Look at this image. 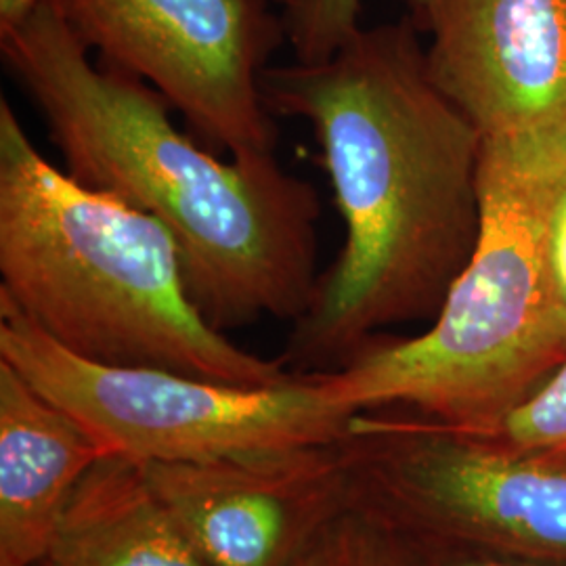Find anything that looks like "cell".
Wrapping results in <instances>:
<instances>
[{"instance_id":"7a4b0ae2","label":"cell","mask_w":566,"mask_h":566,"mask_svg":"<svg viewBox=\"0 0 566 566\" xmlns=\"http://www.w3.org/2000/svg\"><path fill=\"white\" fill-rule=\"evenodd\" d=\"M0 55L34 102L65 172L156 217L181 254L189 296L219 332L296 322L317 273V189L277 154L221 163L170 122L172 105L88 49L49 0L0 28Z\"/></svg>"},{"instance_id":"6da1fadb","label":"cell","mask_w":566,"mask_h":566,"mask_svg":"<svg viewBox=\"0 0 566 566\" xmlns=\"http://www.w3.org/2000/svg\"><path fill=\"white\" fill-rule=\"evenodd\" d=\"M420 34L411 18L361 28L327 61L261 76L273 116L311 124L346 231L280 357L292 374L434 319L476 250L483 135L432 81Z\"/></svg>"},{"instance_id":"8992f818","label":"cell","mask_w":566,"mask_h":566,"mask_svg":"<svg viewBox=\"0 0 566 566\" xmlns=\"http://www.w3.org/2000/svg\"><path fill=\"white\" fill-rule=\"evenodd\" d=\"M350 504L426 544L566 565V468L407 411L357 413Z\"/></svg>"},{"instance_id":"30bf717a","label":"cell","mask_w":566,"mask_h":566,"mask_svg":"<svg viewBox=\"0 0 566 566\" xmlns=\"http://www.w3.org/2000/svg\"><path fill=\"white\" fill-rule=\"evenodd\" d=\"M102 446L0 361V566H42Z\"/></svg>"},{"instance_id":"5bb4252c","label":"cell","mask_w":566,"mask_h":566,"mask_svg":"<svg viewBox=\"0 0 566 566\" xmlns=\"http://www.w3.org/2000/svg\"><path fill=\"white\" fill-rule=\"evenodd\" d=\"M566 468V361L493 434L483 437Z\"/></svg>"},{"instance_id":"3957f363","label":"cell","mask_w":566,"mask_h":566,"mask_svg":"<svg viewBox=\"0 0 566 566\" xmlns=\"http://www.w3.org/2000/svg\"><path fill=\"white\" fill-rule=\"evenodd\" d=\"M0 296L82 359L224 385L292 380L214 329L191 301L156 217L46 163L0 97Z\"/></svg>"},{"instance_id":"8fae6325","label":"cell","mask_w":566,"mask_h":566,"mask_svg":"<svg viewBox=\"0 0 566 566\" xmlns=\"http://www.w3.org/2000/svg\"><path fill=\"white\" fill-rule=\"evenodd\" d=\"M42 566H210L145 465L105 455L76 489Z\"/></svg>"},{"instance_id":"e0dca14e","label":"cell","mask_w":566,"mask_h":566,"mask_svg":"<svg viewBox=\"0 0 566 566\" xmlns=\"http://www.w3.org/2000/svg\"><path fill=\"white\" fill-rule=\"evenodd\" d=\"M41 0H0V28L28 15Z\"/></svg>"},{"instance_id":"4fadbf2b","label":"cell","mask_w":566,"mask_h":566,"mask_svg":"<svg viewBox=\"0 0 566 566\" xmlns=\"http://www.w3.org/2000/svg\"><path fill=\"white\" fill-rule=\"evenodd\" d=\"M430 0H407L416 25ZM364 0H285L282 7L285 39L298 63L327 61L359 30Z\"/></svg>"},{"instance_id":"9a60e30c","label":"cell","mask_w":566,"mask_h":566,"mask_svg":"<svg viewBox=\"0 0 566 566\" xmlns=\"http://www.w3.org/2000/svg\"><path fill=\"white\" fill-rule=\"evenodd\" d=\"M418 544L422 547L426 566H566L502 556V554H491V552L472 549V547L426 544V542H418Z\"/></svg>"},{"instance_id":"ba28073f","label":"cell","mask_w":566,"mask_h":566,"mask_svg":"<svg viewBox=\"0 0 566 566\" xmlns=\"http://www.w3.org/2000/svg\"><path fill=\"white\" fill-rule=\"evenodd\" d=\"M143 465L210 566H292L350 506L343 439Z\"/></svg>"},{"instance_id":"277c9868","label":"cell","mask_w":566,"mask_h":566,"mask_svg":"<svg viewBox=\"0 0 566 566\" xmlns=\"http://www.w3.org/2000/svg\"><path fill=\"white\" fill-rule=\"evenodd\" d=\"M566 166V122L483 137L481 235L424 334L365 344L319 374L353 413L399 409L489 437L566 361V304L547 263V217Z\"/></svg>"},{"instance_id":"7c38bea8","label":"cell","mask_w":566,"mask_h":566,"mask_svg":"<svg viewBox=\"0 0 566 566\" xmlns=\"http://www.w3.org/2000/svg\"><path fill=\"white\" fill-rule=\"evenodd\" d=\"M292 566H426L418 542L359 506L343 510Z\"/></svg>"},{"instance_id":"ac0fdd59","label":"cell","mask_w":566,"mask_h":566,"mask_svg":"<svg viewBox=\"0 0 566 566\" xmlns=\"http://www.w3.org/2000/svg\"><path fill=\"white\" fill-rule=\"evenodd\" d=\"M273 2H275L280 9H282L283 4H285V0H273Z\"/></svg>"},{"instance_id":"5b68a950","label":"cell","mask_w":566,"mask_h":566,"mask_svg":"<svg viewBox=\"0 0 566 566\" xmlns=\"http://www.w3.org/2000/svg\"><path fill=\"white\" fill-rule=\"evenodd\" d=\"M0 361L67 411L105 455L139 464L336 443L357 416L332 401L319 374H296L283 385L238 386L82 359L2 296Z\"/></svg>"},{"instance_id":"52a82bcc","label":"cell","mask_w":566,"mask_h":566,"mask_svg":"<svg viewBox=\"0 0 566 566\" xmlns=\"http://www.w3.org/2000/svg\"><path fill=\"white\" fill-rule=\"evenodd\" d=\"M99 61L154 86L193 137L231 158L275 156L261 76L285 39L273 0H49Z\"/></svg>"},{"instance_id":"9c48e42d","label":"cell","mask_w":566,"mask_h":566,"mask_svg":"<svg viewBox=\"0 0 566 566\" xmlns=\"http://www.w3.org/2000/svg\"><path fill=\"white\" fill-rule=\"evenodd\" d=\"M432 81L483 137L566 122V0H430Z\"/></svg>"},{"instance_id":"2e32d148","label":"cell","mask_w":566,"mask_h":566,"mask_svg":"<svg viewBox=\"0 0 566 566\" xmlns=\"http://www.w3.org/2000/svg\"><path fill=\"white\" fill-rule=\"evenodd\" d=\"M547 263L558 294L566 304V166L556 185L547 217Z\"/></svg>"}]
</instances>
